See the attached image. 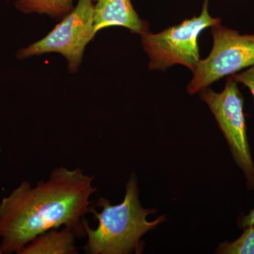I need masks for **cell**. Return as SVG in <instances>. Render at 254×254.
<instances>
[{
	"label": "cell",
	"instance_id": "6da1fadb",
	"mask_svg": "<svg viewBox=\"0 0 254 254\" xmlns=\"http://www.w3.org/2000/svg\"><path fill=\"white\" fill-rule=\"evenodd\" d=\"M94 176L81 168H55L34 187L23 182L0 203V252L19 254L29 242L51 229L67 227L86 237L83 220L98 189Z\"/></svg>",
	"mask_w": 254,
	"mask_h": 254
},
{
	"label": "cell",
	"instance_id": "7a4b0ae2",
	"mask_svg": "<svg viewBox=\"0 0 254 254\" xmlns=\"http://www.w3.org/2000/svg\"><path fill=\"white\" fill-rule=\"evenodd\" d=\"M95 205L102 210L98 211L95 205H91L90 213L98 220V227L91 228L86 219L83 220L87 237L84 250L88 254H141V237L165 220L164 215L153 222L147 220L148 215L155 213V210L141 206L135 174L127 183L121 203L112 205L109 200L102 197Z\"/></svg>",
	"mask_w": 254,
	"mask_h": 254
},
{
	"label": "cell",
	"instance_id": "3957f363",
	"mask_svg": "<svg viewBox=\"0 0 254 254\" xmlns=\"http://www.w3.org/2000/svg\"><path fill=\"white\" fill-rule=\"evenodd\" d=\"M208 5L209 0H204L199 16L185 19L160 33H152L148 30L142 33V46L150 58V70L165 71L173 65L182 64L194 71L200 60V33L221 23V18L209 14Z\"/></svg>",
	"mask_w": 254,
	"mask_h": 254
},
{
	"label": "cell",
	"instance_id": "277c9868",
	"mask_svg": "<svg viewBox=\"0 0 254 254\" xmlns=\"http://www.w3.org/2000/svg\"><path fill=\"white\" fill-rule=\"evenodd\" d=\"M95 35L94 1L78 0L71 12L60 20L48 34L18 50L16 58L23 60L58 53L66 60L68 71L76 73L81 66L86 46Z\"/></svg>",
	"mask_w": 254,
	"mask_h": 254
},
{
	"label": "cell",
	"instance_id": "5b68a950",
	"mask_svg": "<svg viewBox=\"0 0 254 254\" xmlns=\"http://www.w3.org/2000/svg\"><path fill=\"white\" fill-rule=\"evenodd\" d=\"M213 49L205 60L197 64L191 81L187 86L190 95L199 93L220 78L230 76L254 66V34L222 26L211 28Z\"/></svg>",
	"mask_w": 254,
	"mask_h": 254
},
{
	"label": "cell",
	"instance_id": "8992f818",
	"mask_svg": "<svg viewBox=\"0 0 254 254\" xmlns=\"http://www.w3.org/2000/svg\"><path fill=\"white\" fill-rule=\"evenodd\" d=\"M199 95L211 110L235 161L245 174L249 190H254V163L247 135L244 98L237 82L228 76L220 93L207 88Z\"/></svg>",
	"mask_w": 254,
	"mask_h": 254
},
{
	"label": "cell",
	"instance_id": "52a82bcc",
	"mask_svg": "<svg viewBox=\"0 0 254 254\" xmlns=\"http://www.w3.org/2000/svg\"><path fill=\"white\" fill-rule=\"evenodd\" d=\"M95 33L112 26L126 28L139 34L149 30V25L137 14L131 0H93Z\"/></svg>",
	"mask_w": 254,
	"mask_h": 254
},
{
	"label": "cell",
	"instance_id": "ba28073f",
	"mask_svg": "<svg viewBox=\"0 0 254 254\" xmlns=\"http://www.w3.org/2000/svg\"><path fill=\"white\" fill-rule=\"evenodd\" d=\"M76 232L69 227L51 229L36 237L18 254H76Z\"/></svg>",
	"mask_w": 254,
	"mask_h": 254
},
{
	"label": "cell",
	"instance_id": "9c48e42d",
	"mask_svg": "<svg viewBox=\"0 0 254 254\" xmlns=\"http://www.w3.org/2000/svg\"><path fill=\"white\" fill-rule=\"evenodd\" d=\"M15 7L26 14H45L60 21L73 9V0H15Z\"/></svg>",
	"mask_w": 254,
	"mask_h": 254
},
{
	"label": "cell",
	"instance_id": "30bf717a",
	"mask_svg": "<svg viewBox=\"0 0 254 254\" xmlns=\"http://www.w3.org/2000/svg\"><path fill=\"white\" fill-rule=\"evenodd\" d=\"M217 254H254V225L247 227L240 238L235 242L220 244Z\"/></svg>",
	"mask_w": 254,
	"mask_h": 254
},
{
	"label": "cell",
	"instance_id": "8fae6325",
	"mask_svg": "<svg viewBox=\"0 0 254 254\" xmlns=\"http://www.w3.org/2000/svg\"><path fill=\"white\" fill-rule=\"evenodd\" d=\"M231 76L237 83H242L250 89L254 100V66L247 68L242 72L235 73Z\"/></svg>",
	"mask_w": 254,
	"mask_h": 254
},
{
	"label": "cell",
	"instance_id": "7c38bea8",
	"mask_svg": "<svg viewBox=\"0 0 254 254\" xmlns=\"http://www.w3.org/2000/svg\"><path fill=\"white\" fill-rule=\"evenodd\" d=\"M240 224L243 227H247L254 225V208L248 215L242 218Z\"/></svg>",
	"mask_w": 254,
	"mask_h": 254
},
{
	"label": "cell",
	"instance_id": "4fadbf2b",
	"mask_svg": "<svg viewBox=\"0 0 254 254\" xmlns=\"http://www.w3.org/2000/svg\"><path fill=\"white\" fill-rule=\"evenodd\" d=\"M1 143H0V153H1Z\"/></svg>",
	"mask_w": 254,
	"mask_h": 254
},
{
	"label": "cell",
	"instance_id": "5bb4252c",
	"mask_svg": "<svg viewBox=\"0 0 254 254\" xmlns=\"http://www.w3.org/2000/svg\"><path fill=\"white\" fill-rule=\"evenodd\" d=\"M0 254H1V252H0Z\"/></svg>",
	"mask_w": 254,
	"mask_h": 254
}]
</instances>
